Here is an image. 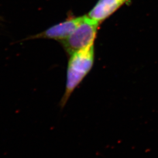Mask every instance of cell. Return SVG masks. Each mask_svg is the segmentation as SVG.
Wrapping results in <instances>:
<instances>
[{
    "instance_id": "1",
    "label": "cell",
    "mask_w": 158,
    "mask_h": 158,
    "mask_svg": "<svg viewBox=\"0 0 158 158\" xmlns=\"http://www.w3.org/2000/svg\"><path fill=\"white\" fill-rule=\"evenodd\" d=\"M68 62L65 90L59 106L62 110L67 104L74 90L89 73L94 62V45L72 53Z\"/></svg>"
},
{
    "instance_id": "2",
    "label": "cell",
    "mask_w": 158,
    "mask_h": 158,
    "mask_svg": "<svg viewBox=\"0 0 158 158\" xmlns=\"http://www.w3.org/2000/svg\"><path fill=\"white\" fill-rule=\"evenodd\" d=\"M100 23L89 16H84L83 21L73 32L61 42L68 53L71 55L94 45Z\"/></svg>"
},
{
    "instance_id": "3",
    "label": "cell",
    "mask_w": 158,
    "mask_h": 158,
    "mask_svg": "<svg viewBox=\"0 0 158 158\" xmlns=\"http://www.w3.org/2000/svg\"><path fill=\"white\" fill-rule=\"evenodd\" d=\"M83 17L72 18L62 23H59L45 31L32 36L31 39L45 38L56 40L62 42L66 40L83 19Z\"/></svg>"
},
{
    "instance_id": "4",
    "label": "cell",
    "mask_w": 158,
    "mask_h": 158,
    "mask_svg": "<svg viewBox=\"0 0 158 158\" xmlns=\"http://www.w3.org/2000/svg\"><path fill=\"white\" fill-rule=\"evenodd\" d=\"M128 0H99L89 16L101 23L111 15Z\"/></svg>"
}]
</instances>
